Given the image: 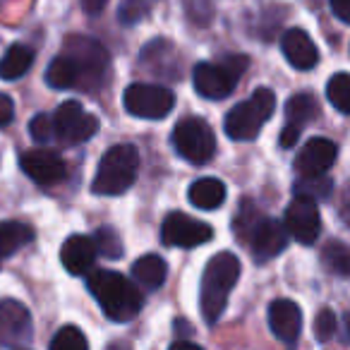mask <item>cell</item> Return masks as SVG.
Listing matches in <instances>:
<instances>
[{
	"mask_svg": "<svg viewBox=\"0 0 350 350\" xmlns=\"http://www.w3.org/2000/svg\"><path fill=\"white\" fill-rule=\"evenodd\" d=\"M288 240H291V235H288L286 226L269 219V216H262V219L250 228L247 238H245V245H250L254 259H257L259 264H264L271 257H276V254H281L283 250L288 247Z\"/></svg>",
	"mask_w": 350,
	"mask_h": 350,
	"instance_id": "cell-12",
	"label": "cell"
},
{
	"mask_svg": "<svg viewBox=\"0 0 350 350\" xmlns=\"http://www.w3.org/2000/svg\"><path fill=\"white\" fill-rule=\"evenodd\" d=\"M348 259H350L348 247H345L343 243H336V240L321 250V262H324V267L331 269V271L340 278L348 276Z\"/></svg>",
	"mask_w": 350,
	"mask_h": 350,
	"instance_id": "cell-27",
	"label": "cell"
},
{
	"mask_svg": "<svg viewBox=\"0 0 350 350\" xmlns=\"http://www.w3.org/2000/svg\"><path fill=\"white\" fill-rule=\"evenodd\" d=\"M15 118V103L8 94H0V127H5Z\"/></svg>",
	"mask_w": 350,
	"mask_h": 350,
	"instance_id": "cell-34",
	"label": "cell"
},
{
	"mask_svg": "<svg viewBox=\"0 0 350 350\" xmlns=\"http://www.w3.org/2000/svg\"><path fill=\"white\" fill-rule=\"evenodd\" d=\"M108 0H82V8L89 12V15H98V12L106 8Z\"/></svg>",
	"mask_w": 350,
	"mask_h": 350,
	"instance_id": "cell-36",
	"label": "cell"
},
{
	"mask_svg": "<svg viewBox=\"0 0 350 350\" xmlns=\"http://www.w3.org/2000/svg\"><path fill=\"white\" fill-rule=\"evenodd\" d=\"M139 154L132 144H116L101 156L92 192L101 197H118L127 192L137 180Z\"/></svg>",
	"mask_w": 350,
	"mask_h": 350,
	"instance_id": "cell-3",
	"label": "cell"
},
{
	"mask_svg": "<svg viewBox=\"0 0 350 350\" xmlns=\"http://www.w3.org/2000/svg\"><path fill=\"white\" fill-rule=\"evenodd\" d=\"M139 60H142V65H144V68L151 70V72L161 75V77L175 79L173 75H170V70L165 68V63L178 65V55H175V49L168 44V41H163V39L151 41V44L146 46L144 51H142Z\"/></svg>",
	"mask_w": 350,
	"mask_h": 350,
	"instance_id": "cell-23",
	"label": "cell"
},
{
	"mask_svg": "<svg viewBox=\"0 0 350 350\" xmlns=\"http://www.w3.org/2000/svg\"><path fill=\"white\" fill-rule=\"evenodd\" d=\"M161 238L168 247H200L206 245L214 238V228L209 224H202V221L190 219L187 214L180 211H173V214L165 216L163 226H161Z\"/></svg>",
	"mask_w": 350,
	"mask_h": 350,
	"instance_id": "cell-10",
	"label": "cell"
},
{
	"mask_svg": "<svg viewBox=\"0 0 350 350\" xmlns=\"http://www.w3.org/2000/svg\"><path fill=\"white\" fill-rule=\"evenodd\" d=\"M319 113L314 96L312 94H295L288 98L286 103V127L281 132V146L283 149H293L300 139L305 125Z\"/></svg>",
	"mask_w": 350,
	"mask_h": 350,
	"instance_id": "cell-16",
	"label": "cell"
},
{
	"mask_svg": "<svg viewBox=\"0 0 350 350\" xmlns=\"http://www.w3.org/2000/svg\"><path fill=\"white\" fill-rule=\"evenodd\" d=\"M92 240H94V245H96V252H101L103 257H108V259L122 257V243H120V238H118L116 230L108 228V226L98 228L96 235H94Z\"/></svg>",
	"mask_w": 350,
	"mask_h": 350,
	"instance_id": "cell-31",
	"label": "cell"
},
{
	"mask_svg": "<svg viewBox=\"0 0 350 350\" xmlns=\"http://www.w3.org/2000/svg\"><path fill=\"white\" fill-rule=\"evenodd\" d=\"M29 135L34 137L36 142H41V144H46V142L53 137V120H51V116H46V113H39V116L31 118L29 122Z\"/></svg>",
	"mask_w": 350,
	"mask_h": 350,
	"instance_id": "cell-33",
	"label": "cell"
},
{
	"mask_svg": "<svg viewBox=\"0 0 350 350\" xmlns=\"http://www.w3.org/2000/svg\"><path fill=\"white\" fill-rule=\"evenodd\" d=\"M190 202L202 211H211L219 209L226 202V185L216 178H200L190 185V192H187Z\"/></svg>",
	"mask_w": 350,
	"mask_h": 350,
	"instance_id": "cell-21",
	"label": "cell"
},
{
	"mask_svg": "<svg viewBox=\"0 0 350 350\" xmlns=\"http://www.w3.org/2000/svg\"><path fill=\"white\" fill-rule=\"evenodd\" d=\"M34 65V51L25 44H12L5 51V55L0 58V79H20L22 75H27Z\"/></svg>",
	"mask_w": 350,
	"mask_h": 350,
	"instance_id": "cell-22",
	"label": "cell"
},
{
	"mask_svg": "<svg viewBox=\"0 0 350 350\" xmlns=\"http://www.w3.org/2000/svg\"><path fill=\"white\" fill-rule=\"evenodd\" d=\"M125 111L144 120H161L175 106V96L168 87L161 84H130L122 94Z\"/></svg>",
	"mask_w": 350,
	"mask_h": 350,
	"instance_id": "cell-7",
	"label": "cell"
},
{
	"mask_svg": "<svg viewBox=\"0 0 350 350\" xmlns=\"http://www.w3.org/2000/svg\"><path fill=\"white\" fill-rule=\"evenodd\" d=\"M96 245L89 235H70L60 247V262L72 276H84L96 262Z\"/></svg>",
	"mask_w": 350,
	"mask_h": 350,
	"instance_id": "cell-18",
	"label": "cell"
},
{
	"mask_svg": "<svg viewBox=\"0 0 350 350\" xmlns=\"http://www.w3.org/2000/svg\"><path fill=\"white\" fill-rule=\"evenodd\" d=\"M65 55L75 63L79 75L77 87H89V84H98L101 77L108 72V53L98 41L89 39V36H70L65 44Z\"/></svg>",
	"mask_w": 350,
	"mask_h": 350,
	"instance_id": "cell-8",
	"label": "cell"
},
{
	"mask_svg": "<svg viewBox=\"0 0 350 350\" xmlns=\"http://www.w3.org/2000/svg\"><path fill=\"white\" fill-rule=\"evenodd\" d=\"M326 98L338 113H350V77L348 72H336L326 84Z\"/></svg>",
	"mask_w": 350,
	"mask_h": 350,
	"instance_id": "cell-26",
	"label": "cell"
},
{
	"mask_svg": "<svg viewBox=\"0 0 350 350\" xmlns=\"http://www.w3.org/2000/svg\"><path fill=\"white\" fill-rule=\"evenodd\" d=\"M243 271V264L233 252H219L209 259L202 273V288H200V305L206 324H216L228 305V295L235 288Z\"/></svg>",
	"mask_w": 350,
	"mask_h": 350,
	"instance_id": "cell-2",
	"label": "cell"
},
{
	"mask_svg": "<svg viewBox=\"0 0 350 350\" xmlns=\"http://www.w3.org/2000/svg\"><path fill=\"white\" fill-rule=\"evenodd\" d=\"M281 51L295 70H312L319 63V51L305 29H288L281 39Z\"/></svg>",
	"mask_w": 350,
	"mask_h": 350,
	"instance_id": "cell-19",
	"label": "cell"
},
{
	"mask_svg": "<svg viewBox=\"0 0 350 350\" xmlns=\"http://www.w3.org/2000/svg\"><path fill=\"white\" fill-rule=\"evenodd\" d=\"M173 149L192 165H204L216 154V137L202 118H185L173 130Z\"/></svg>",
	"mask_w": 350,
	"mask_h": 350,
	"instance_id": "cell-6",
	"label": "cell"
},
{
	"mask_svg": "<svg viewBox=\"0 0 350 350\" xmlns=\"http://www.w3.org/2000/svg\"><path fill=\"white\" fill-rule=\"evenodd\" d=\"M250 60L245 55H228L224 63H197L192 72V82L200 96L221 101L233 94L240 75L247 70Z\"/></svg>",
	"mask_w": 350,
	"mask_h": 350,
	"instance_id": "cell-5",
	"label": "cell"
},
{
	"mask_svg": "<svg viewBox=\"0 0 350 350\" xmlns=\"http://www.w3.org/2000/svg\"><path fill=\"white\" fill-rule=\"evenodd\" d=\"M336 156H338L336 142L326 139V137H312V139L300 149V154H297L295 170L300 178L326 175V170L334 165Z\"/></svg>",
	"mask_w": 350,
	"mask_h": 350,
	"instance_id": "cell-15",
	"label": "cell"
},
{
	"mask_svg": "<svg viewBox=\"0 0 350 350\" xmlns=\"http://www.w3.org/2000/svg\"><path fill=\"white\" fill-rule=\"evenodd\" d=\"M151 15V3L149 0H125L118 8V22L125 27H135L144 22Z\"/></svg>",
	"mask_w": 350,
	"mask_h": 350,
	"instance_id": "cell-30",
	"label": "cell"
},
{
	"mask_svg": "<svg viewBox=\"0 0 350 350\" xmlns=\"http://www.w3.org/2000/svg\"><path fill=\"white\" fill-rule=\"evenodd\" d=\"M165 276H168V264L159 254H144L132 264V278L146 291L161 288L165 283Z\"/></svg>",
	"mask_w": 350,
	"mask_h": 350,
	"instance_id": "cell-20",
	"label": "cell"
},
{
	"mask_svg": "<svg viewBox=\"0 0 350 350\" xmlns=\"http://www.w3.org/2000/svg\"><path fill=\"white\" fill-rule=\"evenodd\" d=\"M286 230L293 240L300 245L317 243L321 233V219H319V206L314 200L305 195H297L295 200L288 204L286 209Z\"/></svg>",
	"mask_w": 350,
	"mask_h": 350,
	"instance_id": "cell-11",
	"label": "cell"
},
{
	"mask_svg": "<svg viewBox=\"0 0 350 350\" xmlns=\"http://www.w3.org/2000/svg\"><path fill=\"white\" fill-rule=\"evenodd\" d=\"M269 326L283 343H295L302 331V312L293 300H273L269 305Z\"/></svg>",
	"mask_w": 350,
	"mask_h": 350,
	"instance_id": "cell-17",
	"label": "cell"
},
{
	"mask_svg": "<svg viewBox=\"0 0 350 350\" xmlns=\"http://www.w3.org/2000/svg\"><path fill=\"white\" fill-rule=\"evenodd\" d=\"M87 288L113 321L135 319L144 307V295L139 293V288L118 271H108V269L94 271L92 276H87Z\"/></svg>",
	"mask_w": 350,
	"mask_h": 350,
	"instance_id": "cell-1",
	"label": "cell"
},
{
	"mask_svg": "<svg viewBox=\"0 0 350 350\" xmlns=\"http://www.w3.org/2000/svg\"><path fill=\"white\" fill-rule=\"evenodd\" d=\"M314 334H317V340H321V343H326V340L334 338V334H336V314H334V310L324 307V310L317 314Z\"/></svg>",
	"mask_w": 350,
	"mask_h": 350,
	"instance_id": "cell-32",
	"label": "cell"
},
{
	"mask_svg": "<svg viewBox=\"0 0 350 350\" xmlns=\"http://www.w3.org/2000/svg\"><path fill=\"white\" fill-rule=\"evenodd\" d=\"M168 350H204V348H200L197 343H190V340H175Z\"/></svg>",
	"mask_w": 350,
	"mask_h": 350,
	"instance_id": "cell-37",
	"label": "cell"
},
{
	"mask_svg": "<svg viewBox=\"0 0 350 350\" xmlns=\"http://www.w3.org/2000/svg\"><path fill=\"white\" fill-rule=\"evenodd\" d=\"M51 120H53V137L70 146L92 139L98 130L96 116L84 111L79 101H63Z\"/></svg>",
	"mask_w": 350,
	"mask_h": 350,
	"instance_id": "cell-9",
	"label": "cell"
},
{
	"mask_svg": "<svg viewBox=\"0 0 350 350\" xmlns=\"http://www.w3.org/2000/svg\"><path fill=\"white\" fill-rule=\"evenodd\" d=\"M34 240V228L22 221H3L0 224V259L10 257L17 250Z\"/></svg>",
	"mask_w": 350,
	"mask_h": 350,
	"instance_id": "cell-24",
	"label": "cell"
},
{
	"mask_svg": "<svg viewBox=\"0 0 350 350\" xmlns=\"http://www.w3.org/2000/svg\"><path fill=\"white\" fill-rule=\"evenodd\" d=\"M276 111V94L271 89H257L250 98L230 108L224 120V130L235 142H252L262 132L264 122Z\"/></svg>",
	"mask_w": 350,
	"mask_h": 350,
	"instance_id": "cell-4",
	"label": "cell"
},
{
	"mask_svg": "<svg viewBox=\"0 0 350 350\" xmlns=\"http://www.w3.org/2000/svg\"><path fill=\"white\" fill-rule=\"evenodd\" d=\"M329 5H331V12H334L343 25H348L350 22V0H329Z\"/></svg>",
	"mask_w": 350,
	"mask_h": 350,
	"instance_id": "cell-35",
	"label": "cell"
},
{
	"mask_svg": "<svg viewBox=\"0 0 350 350\" xmlns=\"http://www.w3.org/2000/svg\"><path fill=\"white\" fill-rule=\"evenodd\" d=\"M295 192L297 195L310 197V200H314V202H324V200H329L331 192H334V183H331L326 175H317V178H300Z\"/></svg>",
	"mask_w": 350,
	"mask_h": 350,
	"instance_id": "cell-28",
	"label": "cell"
},
{
	"mask_svg": "<svg viewBox=\"0 0 350 350\" xmlns=\"http://www.w3.org/2000/svg\"><path fill=\"white\" fill-rule=\"evenodd\" d=\"M46 82L51 89H72L79 84V75L75 63L68 55H58V58L51 60L49 70H46Z\"/></svg>",
	"mask_w": 350,
	"mask_h": 350,
	"instance_id": "cell-25",
	"label": "cell"
},
{
	"mask_svg": "<svg viewBox=\"0 0 350 350\" xmlns=\"http://www.w3.org/2000/svg\"><path fill=\"white\" fill-rule=\"evenodd\" d=\"M31 334L29 310L17 300H0V348H20L29 343Z\"/></svg>",
	"mask_w": 350,
	"mask_h": 350,
	"instance_id": "cell-13",
	"label": "cell"
},
{
	"mask_svg": "<svg viewBox=\"0 0 350 350\" xmlns=\"http://www.w3.org/2000/svg\"><path fill=\"white\" fill-rule=\"evenodd\" d=\"M51 350H89V340L77 326H63L51 340Z\"/></svg>",
	"mask_w": 350,
	"mask_h": 350,
	"instance_id": "cell-29",
	"label": "cell"
},
{
	"mask_svg": "<svg viewBox=\"0 0 350 350\" xmlns=\"http://www.w3.org/2000/svg\"><path fill=\"white\" fill-rule=\"evenodd\" d=\"M20 165L36 185H55L65 178L68 165L51 149H29L20 156Z\"/></svg>",
	"mask_w": 350,
	"mask_h": 350,
	"instance_id": "cell-14",
	"label": "cell"
}]
</instances>
